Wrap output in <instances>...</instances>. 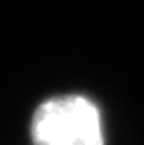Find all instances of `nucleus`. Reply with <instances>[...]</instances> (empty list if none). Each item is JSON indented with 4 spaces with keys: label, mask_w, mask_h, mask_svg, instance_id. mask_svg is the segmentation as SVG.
Listing matches in <instances>:
<instances>
[{
    "label": "nucleus",
    "mask_w": 144,
    "mask_h": 145,
    "mask_svg": "<svg viewBox=\"0 0 144 145\" xmlns=\"http://www.w3.org/2000/svg\"><path fill=\"white\" fill-rule=\"evenodd\" d=\"M30 132L35 145H104L99 110L79 95L44 102L32 118Z\"/></svg>",
    "instance_id": "f257e3e1"
}]
</instances>
